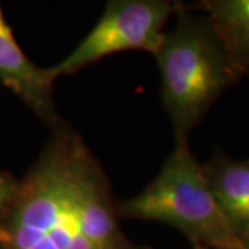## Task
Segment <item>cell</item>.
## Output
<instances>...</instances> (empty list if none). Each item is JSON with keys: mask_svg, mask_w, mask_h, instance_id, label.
Returning <instances> with one entry per match:
<instances>
[{"mask_svg": "<svg viewBox=\"0 0 249 249\" xmlns=\"http://www.w3.org/2000/svg\"><path fill=\"white\" fill-rule=\"evenodd\" d=\"M198 7L206 13L237 72L249 73V0H206Z\"/></svg>", "mask_w": 249, "mask_h": 249, "instance_id": "8", "label": "cell"}, {"mask_svg": "<svg viewBox=\"0 0 249 249\" xmlns=\"http://www.w3.org/2000/svg\"><path fill=\"white\" fill-rule=\"evenodd\" d=\"M202 169L232 232L241 244L249 242V160L216 151Z\"/></svg>", "mask_w": 249, "mask_h": 249, "instance_id": "7", "label": "cell"}, {"mask_svg": "<svg viewBox=\"0 0 249 249\" xmlns=\"http://www.w3.org/2000/svg\"><path fill=\"white\" fill-rule=\"evenodd\" d=\"M80 137L58 129L17 186L3 222L6 249H93L83 238L75 204Z\"/></svg>", "mask_w": 249, "mask_h": 249, "instance_id": "1", "label": "cell"}, {"mask_svg": "<svg viewBox=\"0 0 249 249\" xmlns=\"http://www.w3.org/2000/svg\"><path fill=\"white\" fill-rule=\"evenodd\" d=\"M183 4L172 0H112L83 40L57 65L54 79L71 75L111 54L142 50L155 54L165 35L163 28Z\"/></svg>", "mask_w": 249, "mask_h": 249, "instance_id": "4", "label": "cell"}, {"mask_svg": "<svg viewBox=\"0 0 249 249\" xmlns=\"http://www.w3.org/2000/svg\"><path fill=\"white\" fill-rule=\"evenodd\" d=\"M242 249H249V242H247V244H242Z\"/></svg>", "mask_w": 249, "mask_h": 249, "instance_id": "11", "label": "cell"}, {"mask_svg": "<svg viewBox=\"0 0 249 249\" xmlns=\"http://www.w3.org/2000/svg\"><path fill=\"white\" fill-rule=\"evenodd\" d=\"M118 216L169 224L196 247L242 249L188 142H176L158 176L116 208Z\"/></svg>", "mask_w": 249, "mask_h": 249, "instance_id": "3", "label": "cell"}, {"mask_svg": "<svg viewBox=\"0 0 249 249\" xmlns=\"http://www.w3.org/2000/svg\"><path fill=\"white\" fill-rule=\"evenodd\" d=\"M17 186L14 183H11L9 178H6L4 176L0 175V244L3 241L4 237V231H3V213L4 209L9 206L11 202L14 193H16Z\"/></svg>", "mask_w": 249, "mask_h": 249, "instance_id": "9", "label": "cell"}, {"mask_svg": "<svg viewBox=\"0 0 249 249\" xmlns=\"http://www.w3.org/2000/svg\"><path fill=\"white\" fill-rule=\"evenodd\" d=\"M0 80L46 122L55 124L50 68H40L19 47L0 7Z\"/></svg>", "mask_w": 249, "mask_h": 249, "instance_id": "6", "label": "cell"}, {"mask_svg": "<svg viewBox=\"0 0 249 249\" xmlns=\"http://www.w3.org/2000/svg\"><path fill=\"white\" fill-rule=\"evenodd\" d=\"M196 249H229V248H209V247H196Z\"/></svg>", "mask_w": 249, "mask_h": 249, "instance_id": "10", "label": "cell"}, {"mask_svg": "<svg viewBox=\"0 0 249 249\" xmlns=\"http://www.w3.org/2000/svg\"><path fill=\"white\" fill-rule=\"evenodd\" d=\"M178 16L176 27L165 32L154 55L175 142H188L191 130L241 75L208 18L190 14L184 6Z\"/></svg>", "mask_w": 249, "mask_h": 249, "instance_id": "2", "label": "cell"}, {"mask_svg": "<svg viewBox=\"0 0 249 249\" xmlns=\"http://www.w3.org/2000/svg\"><path fill=\"white\" fill-rule=\"evenodd\" d=\"M75 204L80 232L93 249H148L134 245L122 232L104 173L85 145L76 168Z\"/></svg>", "mask_w": 249, "mask_h": 249, "instance_id": "5", "label": "cell"}]
</instances>
